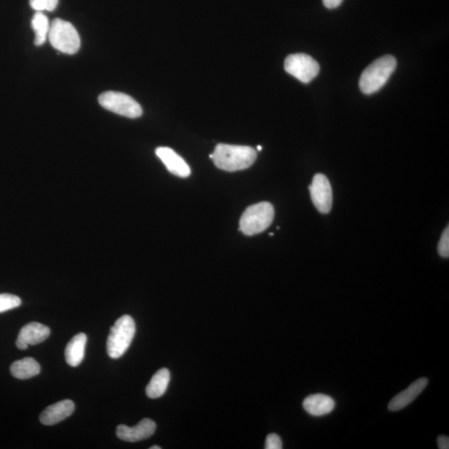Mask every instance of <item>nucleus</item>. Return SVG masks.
I'll return each mask as SVG.
<instances>
[{"label": "nucleus", "instance_id": "obj_1", "mask_svg": "<svg viewBox=\"0 0 449 449\" xmlns=\"http://www.w3.org/2000/svg\"><path fill=\"white\" fill-rule=\"evenodd\" d=\"M210 158L219 169L237 172L252 167L256 162L257 153L251 147L220 143Z\"/></svg>", "mask_w": 449, "mask_h": 449}, {"label": "nucleus", "instance_id": "obj_2", "mask_svg": "<svg viewBox=\"0 0 449 449\" xmlns=\"http://www.w3.org/2000/svg\"><path fill=\"white\" fill-rule=\"evenodd\" d=\"M397 66L396 58L386 55L378 58L364 69L359 79V88L364 94H372L381 90Z\"/></svg>", "mask_w": 449, "mask_h": 449}, {"label": "nucleus", "instance_id": "obj_3", "mask_svg": "<svg viewBox=\"0 0 449 449\" xmlns=\"http://www.w3.org/2000/svg\"><path fill=\"white\" fill-rule=\"evenodd\" d=\"M136 333V326L130 316H123L117 319L110 329L107 341V351L110 358L116 359L122 357L128 351Z\"/></svg>", "mask_w": 449, "mask_h": 449}, {"label": "nucleus", "instance_id": "obj_4", "mask_svg": "<svg viewBox=\"0 0 449 449\" xmlns=\"http://www.w3.org/2000/svg\"><path fill=\"white\" fill-rule=\"evenodd\" d=\"M274 210L269 202H259L249 207L239 220V231L247 236L262 233L271 226Z\"/></svg>", "mask_w": 449, "mask_h": 449}, {"label": "nucleus", "instance_id": "obj_5", "mask_svg": "<svg viewBox=\"0 0 449 449\" xmlns=\"http://www.w3.org/2000/svg\"><path fill=\"white\" fill-rule=\"evenodd\" d=\"M48 40L52 46L65 54H75L81 45L77 29L71 23L56 19L50 24Z\"/></svg>", "mask_w": 449, "mask_h": 449}, {"label": "nucleus", "instance_id": "obj_6", "mask_svg": "<svg viewBox=\"0 0 449 449\" xmlns=\"http://www.w3.org/2000/svg\"><path fill=\"white\" fill-rule=\"evenodd\" d=\"M98 102L105 109L123 117L138 118L143 114V108L136 100L123 93H103L100 95Z\"/></svg>", "mask_w": 449, "mask_h": 449}, {"label": "nucleus", "instance_id": "obj_7", "mask_svg": "<svg viewBox=\"0 0 449 449\" xmlns=\"http://www.w3.org/2000/svg\"><path fill=\"white\" fill-rule=\"evenodd\" d=\"M284 70L299 81L309 83L319 73V65L312 57L304 53L289 55L284 60Z\"/></svg>", "mask_w": 449, "mask_h": 449}, {"label": "nucleus", "instance_id": "obj_8", "mask_svg": "<svg viewBox=\"0 0 449 449\" xmlns=\"http://www.w3.org/2000/svg\"><path fill=\"white\" fill-rule=\"evenodd\" d=\"M312 202L318 211L327 214L331 211L333 194L331 182L324 175L319 173L314 177L309 186Z\"/></svg>", "mask_w": 449, "mask_h": 449}, {"label": "nucleus", "instance_id": "obj_9", "mask_svg": "<svg viewBox=\"0 0 449 449\" xmlns=\"http://www.w3.org/2000/svg\"><path fill=\"white\" fill-rule=\"evenodd\" d=\"M156 428V423L152 419L144 418L138 425L133 428L120 424L116 433L121 440L134 443L152 437Z\"/></svg>", "mask_w": 449, "mask_h": 449}, {"label": "nucleus", "instance_id": "obj_10", "mask_svg": "<svg viewBox=\"0 0 449 449\" xmlns=\"http://www.w3.org/2000/svg\"><path fill=\"white\" fill-rule=\"evenodd\" d=\"M49 336L50 329L48 326L37 322L29 323L20 331L16 346L24 351L29 346H35L46 341Z\"/></svg>", "mask_w": 449, "mask_h": 449}, {"label": "nucleus", "instance_id": "obj_11", "mask_svg": "<svg viewBox=\"0 0 449 449\" xmlns=\"http://www.w3.org/2000/svg\"><path fill=\"white\" fill-rule=\"evenodd\" d=\"M428 381L427 378H420L417 379L416 382L411 384L403 391L397 394L396 397L388 403V411L391 412H397L402 411L409 404L416 401L424 389L427 387Z\"/></svg>", "mask_w": 449, "mask_h": 449}, {"label": "nucleus", "instance_id": "obj_12", "mask_svg": "<svg viewBox=\"0 0 449 449\" xmlns=\"http://www.w3.org/2000/svg\"><path fill=\"white\" fill-rule=\"evenodd\" d=\"M157 156L161 159L169 172L180 177H188L191 175L187 163L172 148L160 147L156 150Z\"/></svg>", "mask_w": 449, "mask_h": 449}, {"label": "nucleus", "instance_id": "obj_13", "mask_svg": "<svg viewBox=\"0 0 449 449\" xmlns=\"http://www.w3.org/2000/svg\"><path fill=\"white\" fill-rule=\"evenodd\" d=\"M74 409V403L69 399H65L44 409L39 417L40 422L44 425H53L71 416Z\"/></svg>", "mask_w": 449, "mask_h": 449}, {"label": "nucleus", "instance_id": "obj_14", "mask_svg": "<svg viewBox=\"0 0 449 449\" xmlns=\"http://www.w3.org/2000/svg\"><path fill=\"white\" fill-rule=\"evenodd\" d=\"M336 402L326 394H312L304 398L303 408L309 414L314 417H321L333 412Z\"/></svg>", "mask_w": 449, "mask_h": 449}, {"label": "nucleus", "instance_id": "obj_15", "mask_svg": "<svg viewBox=\"0 0 449 449\" xmlns=\"http://www.w3.org/2000/svg\"><path fill=\"white\" fill-rule=\"evenodd\" d=\"M86 344L87 336L84 333H79L70 339L64 353L68 366L77 367L82 363Z\"/></svg>", "mask_w": 449, "mask_h": 449}, {"label": "nucleus", "instance_id": "obj_16", "mask_svg": "<svg viewBox=\"0 0 449 449\" xmlns=\"http://www.w3.org/2000/svg\"><path fill=\"white\" fill-rule=\"evenodd\" d=\"M41 371L39 363L33 358H24L15 361L10 366L14 378L27 379L38 376Z\"/></svg>", "mask_w": 449, "mask_h": 449}, {"label": "nucleus", "instance_id": "obj_17", "mask_svg": "<svg viewBox=\"0 0 449 449\" xmlns=\"http://www.w3.org/2000/svg\"><path fill=\"white\" fill-rule=\"evenodd\" d=\"M171 374L167 368H161L153 376L148 384L146 393L150 398L162 397L167 391Z\"/></svg>", "mask_w": 449, "mask_h": 449}, {"label": "nucleus", "instance_id": "obj_18", "mask_svg": "<svg viewBox=\"0 0 449 449\" xmlns=\"http://www.w3.org/2000/svg\"><path fill=\"white\" fill-rule=\"evenodd\" d=\"M35 33L34 44L41 46L48 36L50 23L48 17L43 12H36L33 15L31 22Z\"/></svg>", "mask_w": 449, "mask_h": 449}, {"label": "nucleus", "instance_id": "obj_19", "mask_svg": "<svg viewBox=\"0 0 449 449\" xmlns=\"http://www.w3.org/2000/svg\"><path fill=\"white\" fill-rule=\"evenodd\" d=\"M21 299L11 294H0V313L17 308L21 304Z\"/></svg>", "mask_w": 449, "mask_h": 449}, {"label": "nucleus", "instance_id": "obj_20", "mask_svg": "<svg viewBox=\"0 0 449 449\" xmlns=\"http://www.w3.org/2000/svg\"><path fill=\"white\" fill-rule=\"evenodd\" d=\"M59 0H29L30 6L36 12L54 11Z\"/></svg>", "mask_w": 449, "mask_h": 449}, {"label": "nucleus", "instance_id": "obj_21", "mask_svg": "<svg viewBox=\"0 0 449 449\" xmlns=\"http://www.w3.org/2000/svg\"><path fill=\"white\" fill-rule=\"evenodd\" d=\"M438 254L443 258H448L449 257V228L448 227L444 229L442 234L440 242L438 243Z\"/></svg>", "mask_w": 449, "mask_h": 449}, {"label": "nucleus", "instance_id": "obj_22", "mask_svg": "<svg viewBox=\"0 0 449 449\" xmlns=\"http://www.w3.org/2000/svg\"><path fill=\"white\" fill-rule=\"evenodd\" d=\"M283 448V444L282 441V438L277 435L276 433H269L267 437L266 440V446L264 448L266 449H282Z\"/></svg>", "mask_w": 449, "mask_h": 449}, {"label": "nucleus", "instance_id": "obj_23", "mask_svg": "<svg viewBox=\"0 0 449 449\" xmlns=\"http://www.w3.org/2000/svg\"><path fill=\"white\" fill-rule=\"evenodd\" d=\"M438 447L440 449L449 448V438L445 435L438 436L437 439Z\"/></svg>", "mask_w": 449, "mask_h": 449}, {"label": "nucleus", "instance_id": "obj_24", "mask_svg": "<svg viewBox=\"0 0 449 449\" xmlns=\"http://www.w3.org/2000/svg\"><path fill=\"white\" fill-rule=\"evenodd\" d=\"M343 0H323L324 6L327 9H336L341 4Z\"/></svg>", "mask_w": 449, "mask_h": 449}, {"label": "nucleus", "instance_id": "obj_25", "mask_svg": "<svg viewBox=\"0 0 449 449\" xmlns=\"http://www.w3.org/2000/svg\"><path fill=\"white\" fill-rule=\"evenodd\" d=\"M150 449H161V447L155 445V446H153V447L150 448Z\"/></svg>", "mask_w": 449, "mask_h": 449}, {"label": "nucleus", "instance_id": "obj_26", "mask_svg": "<svg viewBox=\"0 0 449 449\" xmlns=\"http://www.w3.org/2000/svg\"><path fill=\"white\" fill-rule=\"evenodd\" d=\"M257 149L259 150V151H262V148L261 146H258Z\"/></svg>", "mask_w": 449, "mask_h": 449}]
</instances>
